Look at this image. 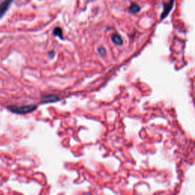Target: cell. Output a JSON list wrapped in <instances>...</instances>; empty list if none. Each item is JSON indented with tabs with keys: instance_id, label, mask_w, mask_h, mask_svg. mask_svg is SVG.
<instances>
[{
	"instance_id": "obj_9",
	"label": "cell",
	"mask_w": 195,
	"mask_h": 195,
	"mask_svg": "<svg viewBox=\"0 0 195 195\" xmlns=\"http://www.w3.org/2000/svg\"><path fill=\"white\" fill-rule=\"evenodd\" d=\"M54 51H50V53H49V55H50V58H52V57H54Z\"/></svg>"
},
{
	"instance_id": "obj_7",
	"label": "cell",
	"mask_w": 195,
	"mask_h": 195,
	"mask_svg": "<svg viewBox=\"0 0 195 195\" xmlns=\"http://www.w3.org/2000/svg\"><path fill=\"white\" fill-rule=\"evenodd\" d=\"M54 34L56 37H59L60 38L63 39V31L60 27H57L54 30Z\"/></svg>"
},
{
	"instance_id": "obj_5",
	"label": "cell",
	"mask_w": 195,
	"mask_h": 195,
	"mask_svg": "<svg viewBox=\"0 0 195 195\" xmlns=\"http://www.w3.org/2000/svg\"><path fill=\"white\" fill-rule=\"evenodd\" d=\"M112 41L114 44L117 45V46H121L123 44V39L120 37V35L118 34H114L112 35Z\"/></svg>"
},
{
	"instance_id": "obj_3",
	"label": "cell",
	"mask_w": 195,
	"mask_h": 195,
	"mask_svg": "<svg viewBox=\"0 0 195 195\" xmlns=\"http://www.w3.org/2000/svg\"><path fill=\"white\" fill-rule=\"evenodd\" d=\"M174 2L175 0H169L168 3L164 4V9H163V12L161 15V19H164L165 18L168 16V15L172 10V7L174 6Z\"/></svg>"
},
{
	"instance_id": "obj_1",
	"label": "cell",
	"mask_w": 195,
	"mask_h": 195,
	"mask_svg": "<svg viewBox=\"0 0 195 195\" xmlns=\"http://www.w3.org/2000/svg\"><path fill=\"white\" fill-rule=\"evenodd\" d=\"M8 110L12 113L17 114H26L32 112L37 108L36 105H25V106H16V105H9L7 107Z\"/></svg>"
},
{
	"instance_id": "obj_8",
	"label": "cell",
	"mask_w": 195,
	"mask_h": 195,
	"mask_svg": "<svg viewBox=\"0 0 195 195\" xmlns=\"http://www.w3.org/2000/svg\"><path fill=\"white\" fill-rule=\"evenodd\" d=\"M98 51H99V54H100L101 56H104L106 55V50H105L104 48H103V47H99Z\"/></svg>"
},
{
	"instance_id": "obj_4",
	"label": "cell",
	"mask_w": 195,
	"mask_h": 195,
	"mask_svg": "<svg viewBox=\"0 0 195 195\" xmlns=\"http://www.w3.org/2000/svg\"><path fill=\"white\" fill-rule=\"evenodd\" d=\"M59 98L54 95H46L41 97V103H52L59 101Z\"/></svg>"
},
{
	"instance_id": "obj_6",
	"label": "cell",
	"mask_w": 195,
	"mask_h": 195,
	"mask_svg": "<svg viewBox=\"0 0 195 195\" xmlns=\"http://www.w3.org/2000/svg\"><path fill=\"white\" fill-rule=\"evenodd\" d=\"M129 12L132 14H137L140 11V7L136 3H132L128 8Z\"/></svg>"
},
{
	"instance_id": "obj_2",
	"label": "cell",
	"mask_w": 195,
	"mask_h": 195,
	"mask_svg": "<svg viewBox=\"0 0 195 195\" xmlns=\"http://www.w3.org/2000/svg\"><path fill=\"white\" fill-rule=\"evenodd\" d=\"M14 0H4L0 2V18L4 16Z\"/></svg>"
}]
</instances>
